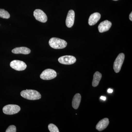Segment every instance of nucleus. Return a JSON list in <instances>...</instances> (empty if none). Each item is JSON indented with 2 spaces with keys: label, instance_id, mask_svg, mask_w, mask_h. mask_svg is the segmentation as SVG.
Instances as JSON below:
<instances>
[{
  "label": "nucleus",
  "instance_id": "1",
  "mask_svg": "<svg viewBox=\"0 0 132 132\" xmlns=\"http://www.w3.org/2000/svg\"><path fill=\"white\" fill-rule=\"evenodd\" d=\"M21 95L24 98L30 100H38L41 98V95L39 92L33 90H23L21 92Z\"/></svg>",
  "mask_w": 132,
  "mask_h": 132
},
{
  "label": "nucleus",
  "instance_id": "2",
  "mask_svg": "<svg viewBox=\"0 0 132 132\" xmlns=\"http://www.w3.org/2000/svg\"><path fill=\"white\" fill-rule=\"evenodd\" d=\"M50 46L54 49H62L65 48L67 43L64 40L57 38H52L49 41Z\"/></svg>",
  "mask_w": 132,
  "mask_h": 132
},
{
  "label": "nucleus",
  "instance_id": "3",
  "mask_svg": "<svg viewBox=\"0 0 132 132\" xmlns=\"http://www.w3.org/2000/svg\"><path fill=\"white\" fill-rule=\"evenodd\" d=\"M21 110L19 106L16 105H8L3 108V111L5 114L12 115L19 113Z\"/></svg>",
  "mask_w": 132,
  "mask_h": 132
},
{
  "label": "nucleus",
  "instance_id": "4",
  "mask_svg": "<svg viewBox=\"0 0 132 132\" xmlns=\"http://www.w3.org/2000/svg\"><path fill=\"white\" fill-rule=\"evenodd\" d=\"M57 76V72L54 70L47 69L44 70L41 74L40 78L44 80H50L56 78Z\"/></svg>",
  "mask_w": 132,
  "mask_h": 132
},
{
  "label": "nucleus",
  "instance_id": "5",
  "mask_svg": "<svg viewBox=\"0 0 132 132\" xmlns=\"http://www.w3.org/2000/svg\"><path fill=\"white\" fill-rule=\"evenodd\" d=\"M125 55L124 53H121L118 55L116 59L113 64V69L116 73H119L121 69V67L123 65L125 60Z\"/></svg>",
  "mask_w": 132,
  "mask_h": 132
},
{
  "label": "nucleus",
  "instance_id": "6",
  "mask_svg": "<svg viewBox=\"0 0 132 132\" xmlns=\"http://www.w3.org/2000/svg\"><path fill=\"white\" fill-rule=\"evenodd\" d=\"M10 66L12 68L17 71H22L27 68L26 63L21 61L14 60L10 62Z\"/></svg>",
  "mask_w": 132,
  "mask_h": 132
},
{
  "label": "nucleus",
  "instance_id": "7",
  "mask_svg": "<svg viewBox=\"0 0 132 132\" xmlns=\"http://www.w3.org/2000/svg\"><path fill=\"white\" fill-rule=\"evenodd\" d=\"M34 15L37 20L40 22L45 23L47 21V16L41 10L36 9L34 11Z\"/></svg>",
  "mask_w": 132,
  "mask_h": 132
},
{
  "label": "nucleus",
  "instance_id": "8",
  "mask_svg": "<svg viewBox=\"0 0 132 132\" xmlns=\"http://www.w3.org/2000/svg\"><path fill=\"white\" fill-rule=\"evenodd\" d=\"M59 62L64 65H71L76 62L75 57L71 55H65L60 57L58 59Z\"/></svg>",
  "mask_w": 132,
  "mask_h": 132
},
{
  "label": "nucleus",
  "instance_id": "9",
  "mask_svg": "<svg viewBox=\"0 0 132 132\" xmlns=\"http://www.w3.org/2000/svg\"><path fill=\"white\" fill-rule=\"evenodd\" d=\"M75 13L72 10L68 12L66 20V26L68 28H71L73 26L75 21Z\"/></svg>",
  "mask_w": 132,
  "mask_h": 132
},
{
  "label": "nucleus",
  "instance_id": "10",
  "mask_svg": "<svg viewBox=\"0 0 132 132\" xmlns=\"http://www.w3.org/2000/svg\"><path fill=\"white\" fill-rule=\"evenodd\" d=\"M111 22L105 20L102 22L98 26V29L100 32L103 33L109 30L112 26Z\"/></svg>",
  "mask_w": 132,
  "mask_h": 132
},
{
  "label": "nucleus",
  "instance_id": "11",
  "mask_svg": "<svg viewBox=\"0 0 132 132\" xmlns=\"http://www.w3.org/2000/svg\"><path fill=\"white\" fill-rule=\"evenodd\" d=\"M100 14L98 13H94L91 15L88 19V24L90 26H93L97 24L101 18Z\"/></svg>",
  "mask_w": 132,
  "mask_h": 132
},
{
  "label": "nucleus",
  "instance_id": "12",
  "mask_svg": "<svg viewBox=\"0 0 132 132\" xmlns=\"http://www.w3.org/2000/svg\"><path fill=\"white\" fill-rule=\"evenodd\" d=\"M109 120L108 118H104L100 121L96 126L97 130L102 131L105 129L109 124Z\"/></svg>",
  "mask_w": 132,
  "mask_h": 132
},
{
  "label": "nucleus",
  "instance_id": "13",
  "mask_svg": "<svg viewBox=\"0 0 132 132\" xmlns=\"http://www.w3.org/2000/svg\"><path fill=\"white\" fill-rule=\"evenodd\" d=\"M31 51L28 48L22 47H16L12 50V52L15 54H28L31 53Z\"/></svg>",
  "mask_w": 132,
  "mask_h": 132
},
{
  "label": "nucleus",
  "instance_id": "14",
  "mask_svg": "<svg viewBox=\"0 0 132 132\" xmlns=\"http://www.w3.org/2000/svg\"><path fill=\"white\" fill-rule=\"evenodd\" d=\"M81 100V96L80 94H76L74 96L72 101V106L75 109H78Z\"/></svg>",
  "mask_w": 132,
  "mask_h": 132
},
{
  "label": "nucleus",
  "instance_id": "15",
  "mask_svg": "<svg viewBox=\"0 0 132 132\" xmlns=\"http://www.w3.org/2000/svg\"><path fill=\"white\" fill-rule=\"evenodd\" d=\"M102 78V74L99 72H96L95 73L93 76L92 86L94 87H97L100 81Z\"/></svg>",
  "mask_w": 132,
  "mask_h": 132
},
{
  "label": "nucleus",
  "instance_id": "16",
  "mask_svg": "<svg viewBox=\"0 0 132 132\" xmlns=\"http://www.w3.org/2000/svg\"><path fill=\"white\" fill-rule=\"evenodd\" d=\"M0 17L3 19H8L10 17V15L7 11L3 9H0Z\"/></svg>",
  "mask_w": 132,
  "mask_h": 132
},
{
  "label": "nucleus",
  "instance_id": "17",
  "mask_svg": "<svg viewBox=\"0 0 132 132\" xmlns=\"http://www.w3.org/2000/svg\"><path fill=\"white\" fill-rule=\"evenodd\" d=\"M48 128L50 132H59L60 131L58 127L55 125L53 124H50L48 125Z\"/></svg>",
  "mask_w": 132,
  "mask_h": 132
},
{
  "label": "nucleus",
  "instance_id": "18",
  "mask_svg": "<svg viewBox=\"0 0 132 132\" xmlns=\"http://www.w3.org/2000/svg\"><path fill=\"white\" fill-rule=\"evenodd\" d=\"M6 132H16V127L14 125H11L8 128L6 131Z\"/></svg>",
  "mask_w": 132,
  "mask_h": 132
},
{
  "label": "nucleus",
  "instance_id": "19",
  "mask_svg": "<svg viewBox=\"0 0 132 132\" xmlns=\"http://www.w3.org/2000/svg\"><path fill=\"white\" fill-rule=\"evenodd\" d=\"M100 99L101 100H103L105 101L106 100V97H104V96H101L100 97Z\"/></svg>",
  "mask_w": 132,
  "mask_h": 132
},
{
  "label": "nucleus",
  "instance_id": "20",
  "mask_svg": "<svg viewBox=\"0 0 132 132\" xmlns=\"http://www.w3.org/2000/svg\"><path fill=\"white\" fill-rule=\"evenodd\" d=\"M129 19L131 21H132V12H131V13L130 14V15H129Z\"/></svg>",
  "mask_w": 132,
  "mask_h": 132
},
{
  "label": "nucleus",
  "instance_id": "21",
  "mask_svg": "<svg viewBox=\"0 0 132 132\" xmlns=\"http://www.w3.org/2000/svg\"><path fill=\"white\" fill-rule=\"evenodd\" d=\"M113 92V90H112V89H109L108 90V93H112V92Z\"/></svg>",
  "mask_w": 132,
  "mask_h": 132
},
{
  "label": "nucleus",
  "instance_id": "22",
  "mask_svg": "<svg viewBox=\"0 0 132 132\" xmlns=\"http://www.w3.org/2000/svg\"><path fill=\"white\" fill-rule=\"evenodd\" d=\"M113 1H118V0H113Z\"/></svg>",
  "mask_w": 132,
  "mask_h": 132
}]
</instances>
